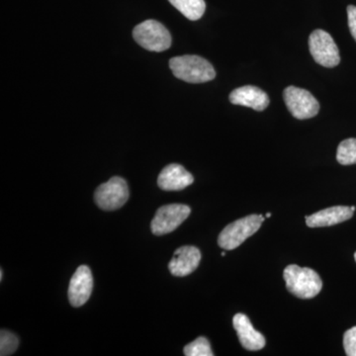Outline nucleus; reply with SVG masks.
Here are the masks:
<instances>
[{"label":"nucleus","mask_w":356,"mask_h":356,"mask_svg":"<svg viewBox=\"0 0 356 356\" xmlns=\"http://www.w3.org/2000/svg\"><path fill=\"white\" fill-rule=\"evenodd\" d=\"M170 67L175 77L188 83H204L216 76L213 65L199 56L185 55L170 58Z\"/></svg>","instance_id":"nucleus-1"},{"label":"nucleus","mask_w":356,"mask_h":356,"mask_svg":"<svg viewBox=\"0 0 356 356\" xmlns=\"http://www.w3.org/2000/svg\"><path fill=\"white\" fill-rule=\"evenodd\" d=\"M288 291L301 299L317 296L323 288V281L318 274L309 267L296 264L288 266L283 273Z\"/></svg>","instance_id":"nucleus-2"},{"label":"nucleus","mask_w":356,"mask_h":356,"mask_svg":"<svg viewBox=\"0 0 356 356\" xmlns=\"http://www.w3.org/2000/svg\"><path fill=\"white\" fill-rule=\"evenodd\" d=\"M264 221L262 215H250L228 225L218 238V243L224 250H235L247 238L254 235Z\"/></svg>","instance_id":"nucleus-3"},{"label":"nucleus","mask_w":356,"mask_h":356,"mask_svg":"<svg viewBox=\"0 0 356 356\" xmlns=\"http://www.w3.org/2000/svg\"><path fill=\"white\" fill-rule=\"evenodd\" d=\"M133 37L143 48L151 51H163L172 46V35L159 21L149 19L134 28Z\"/></svg>","instance_id":"nucleus-4"},{"label":"nucleus","mask_w":356,"mask_h":356,"mask_svg":"<svg viewBox=\"0 0 356 356\" xmlns=\"http://www.w3.org/2000/svg\"><path fill=\"white\" fill-rule=\"evenodd\" d=\"M283 99L293 117L299 120L313 118L317 116L320 103L306 89L288 86L283 91Z\"/></svg>","instance_id":"nucleus-5"},{"label":"nucleus","mask_w":356,"mask_h":356,"mask_svg":"<svg viewBox=\"0 0 356 356\" xmlns=\"http://www.w3.org/2000/svg\"><path fill=\"white\" fill-rule=\"evenodd\" d=\"M309 49L317 64L334 67L341 63L339 48L331 35L324 30H315L309 37Z\"/></svg>","instance_id":"nucleus-6"},{"label":"nucleus","mask_w":356,"mask_h":356,"mask_svg":"<svg viewBox=\"0 0 356 356\" xmlns=\"http://www.w3.org/2000/svg\"><path fill=\"white\" fill-rule=\"evenodd\" d=\"M130 192L127 182L122 177H112L100 185L95 193V203L105 211L120 209L127 202Z\"/></svg>","instance_id":"nucleus-7"},{"label":"nucleus","mask_w":356,"mask_h":356,"mask_svg":"<svg viewBox=\"0 0 356 356\" xmlns=\"http://www.w3.org/2000/svg\"><path fill=\"white\" fill-rule=\"evenodd\" d=\"M191 208L184 204H170L156 211L151 229L156 236L165 235L177 229L191 215Z\"/></svg>","instance_id":"nucleus-8"},{"label":"nucleus","mask_w":356,"mask_h":356,"mask_svg":"<svg viewBox=\"0 0 356 356\" xmlns=\"http://www.w3.org/2000/svg\"><path fill=\"white\" fill-rule=\"evenodd\" d=\"M93 288V277L90 268L81 266L70 280L69 300L72 306L81 307L88 301Z\"/></svg>","instance_id":"nucleus-9"},{"label":"nucleus","mask_w":356,"mask_h":356,"mask_svg":"<svg viewBox=\"0 0 356 356\" xmlns=\"http://www.w3.org/2000/svg\"><path fill=\"white\" fill-rule=\"evenodd\" d=\"M201 261V252L197 248L185 245L177 248L170 264V273L178 277L189 275L197 268Z\"/></svg>","instance_id":"nucleus-10"},{"label":"nucleus","mask_w":356,"mask_h":356,"mask_svg":"<svg viewBox=\"0 0 356 356\" xmlns=\"http://www.w3.org/2000/svg\"><path fill=\"white\" fill-rule=\"evenodd\" d=\"M194 177L184 166L172 163L161 170L158 177L159 188L165 191H179L193 184Z\"/></svg>","instance_id":"nucleus-11"},{"label":"nucleus","mask_w":356,"mask_h":356,"mask_svg":"<svg viewBox=\"0 0 356 356\" xmlns=\"http://www.w3.org/2000/svg\"><path fill=\"white\" fill-rule=\"evenodd\" d=\"M229 99L232 104L250 107L255 111H264L269 105L268 95L262 89L254 86L236 88L232 91Z\"/></svg>","instance_id":"nucleus-12"},{"label":"nucleus","mask_w":356,"mask_h":356,"mask_svg":"<svg viewBox=\"0 0 356 356\" xmlns=\"http://www.w3.org/2000/svg\"><path fill=\"white\" fill-rule=\"evenodd\" d=\"M233 325L235 327L238 339L245 350H261L266 346V339L261 332L252 327L250 318L245 314H236L233 318Z\"/></svg>","instance_id":"nucleus-13"},{"label":"nucleus","mask_w":356,"mask_h":356,"mask_svg":"<svg viewBox=\"0 0 356 356\" xmlns=\"http://www.w3.org/2000/svg\"><path fill=\"white\" fill-rule=\"evenodd\" d=\"M355 207L348 206H334L306 217L307 226L310 228H321V227H330L350 220L355 213Z\"/></svg>","instance_id":"nucleus-14"},{"label":"nucleus","mask_w":356,"mask_h":356,"mask_svg":"<svg viewBox=\"0 0 356 356\" xmlns=\"http://www.w3.org/2000/svg\"><path fill=\"white\" fill-rule=\"evenodd\" d=\"M172 6L184 14L187 19H200L205 13L206 3L204 0H168Z\"/></svg>","instance_id":"nucleus-15"},{"label":"nucleus","mask_w":356,"mask_h":356,"mask_svg":"<svg viewBox=\"0 0 356 356\" xmlns=\"http://www.w3.org/2000/svg\"><path fill=\"white\" fill-rule=\"evenodd\" d=\"M337 159L341 165H350L356 163V139L350 138L339 144L337 147Z\"/></svg>","instance_id":"nucleus-16"},{"label":"nucleus","mask_w":356,"mask_h":356,"mask_svg":"<svg viewBox=\"0 0 356 356\" xmlns=\"http://www.w3.org/2000/svg\"><path fill=\"white\" fill-rule=\"evenodd\" d=\"M184 355L186 356H213L209 341L206 337H198L195 341L187 344L184 348Z\"/></svg>","instance_id":"nucleus-17"},{"label":"nucleus","mask_w":356,"mask_h":356,"mask_svg":"<svg viewBox=\"0 0 356 356\" xmlns=\"http://www.w3.org/2000/svg\"><path fill=\"white\" fill-rule=\"evenodd\" d=\"M19 346V339L13 332L1 330L0 332V355H13Z\"/></svg>","instance_id":"nucleus-18"},{"label":"nucleus","mask_w":356,"mask_h":356,"mask_svg":"<svg viewBox=\"0 0 356 356\" xmlns=\"http://www.w3.org/2000/svg\"><path fill=\"white\" fill-rule=\"evenodd\" d=\"M343 348L346 355L356 356V327H351L344 334Z\"/></svg>","instance_id":"nucleus-19"},{"label":"nucleus","mask_w":356,"mask_h":356,"mask_svg":"<svg viewBox=\"0 0 356 356\" xmlns=\"http://www.w3.org/2000/svg\"><path fill=\"white\" fill-rule=\"evenodd\" d=\"M346 13H348V28H350L351 36L356 42V6H348Z\"/></svg>","instance_id":"nucleus-20"},{"label":"nucleus","mask_w":356,"mask_h":356,"mask_svg":"<svg viewBox=\"0 0 356 356\" xmlns=\"http://www.w3.org/2000/svg\"><path fill=\"white\" fill-rule=\"evenodd\" d=\"M2 278H3V271L0 270V280H2Z\"/></svg>","instance_id":"nucleus-21"},{"label":"nucleus","mask_w":356,"mask_h":356,"mask_svg":"<svg viewBox=\"0 0 356 356\" xmlns=\"http://www.w3.org/2000/svg\"><path fill=\"white\" fill-rule=\"evenodd\" d=\"M271 217V213H267L266 218H270Z\"/></svg>","instance_id":"nucleus-22"},{"label":"nucleus","mask_w":356,"mask_h":356,"mask_svg":"<svg viewBox=\"0 0 356 356\" xmlns=\"http://www.w3.org/2000/svg\"><path fill=\"white\" fill-rule=\"evenodd\" d=\"M221 254H222V257H225V255H226V252H222Z\"/></svg>","instance_id":"nucleus-23"},{"label":"nucleus","mask_w":356,"mask_h":356,"mask_svg":"<svg viewBox=\"0 0 356 356\" xmlns=\"http://www.w3.org/2000/svg\"><path fill=\"white\" fill-rule=\"evenodd\" d=\"M355 261H356V252L355 254Z\"/></svg>","instance_id":"nucleus-24"}]
</instances>
